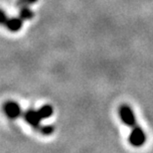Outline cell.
Returning <instances> with one entry per match:
<instances>
[{"label": "cell", "instance_id": "obj_1", "mask_svg": "<svg viewBox=\"0 0 153 153\" xmlns=\"http://www.w3.org/2000/svg\"><path fill=\"white\" fill-rule=\"evenodd\" d=\"M21 114L24 116L25 120L28 122L35 130L45 134V135H49V134L54 132V127L51 126V125H48V126H41V125H40V119L41 118L39 117L37 111L29 109V111L23 112V114Z\"/></svg>", "mask_w": 153, "mask_h": 153}, {"label": "cell", "instance_id": "obj_2", "mask_svg": "<svg viewBox=\"0 0 153 153\" xmlns=\"http://www.w3.org/2000/svg\"><path fill=\"white\" fill-rule=\"evenodd\" d=\"M119 115H120L121 120L123 121L127 126L133 128L138 125L136 123V119H135V116H134L133 111L128 105H123L120 106V108H119Z\"/></svg>", "mask_w": 153, "mask_h": 153}, {"label": "cell", "instance_id": "obj_3", "mask_svg": "<svg viewBox=\"0 0 153 153\" xmlns=\"http://www.w3.org/2000/svg\"><path fill=\"white\" fill-rule=\"evenodd\" d=\"M145 140H146V136L145 133L143 132L142 128L139 125L133 127L129 136V141L131 142V144L133 146H141L145 142Z\"/></svg>", "mask_w": 153, "mask_h": 153}, {"label": "cell", "instance_id": "obj_4", "mask_svg": "<svg viewBox=\"0 0 153 153\" xmlns=\"http://www.w3.org/2000/svg\"><path fill=\"white\" fill-rule=\"evenodd\" d=\"M23 25V20L20 17L8 18L7 22L5 23V26L12 32H17L21 29Z\"/></svg>", "mask_w": 153, "mask_h": 153}, {"label": "cell", "instance_id": "obj_5", "mask_svg": "<svg viewBox=\"0 0 153 153\" xmlns=\"http://www.w3.org/2000/svg\"><path fill=\"white\" fill-rule=\"evenodd\" d=\"M5 111L7 112V114L9 116H17L21 114V108H19V105H17L16 102H7L5 105Z\"/></svg>", "mask_w": 153, "mask_h": 153}, {"label": "cell", "instance_id": "obj_6", "mask_svg": "<svg viewBox=\"0 0 153 153\" xmlns=\"http://www.w3.org/2000/svg\"><path fill=\"white\" fill-rule=\"evenodd\" d=\"M38 112V115L39 117L41 119H45V118H48L53 114V108L49 105H46L44 106H42L41 108L39 109L37 111Z\"/></svg>", "mask_w": 153, "mask_h": 153}, {"label": "cell", "instance_id": "obj_7", "mask_svg": "<svg viewBox=\"0 0 153 153\" xmlns=\"http://www.w3.org/2000/svg\"><path fill=\"white\" fill-rule=\"evenodd\" d=\"M34 17V13L30 10V9L27 7V6H24L22 8V10L20 11V18L22 20H30Z\"/></svg>", "mask_w": 153, "mask_h": 153}, {"label": "cell", "instance_id": "obj_8", "mask_svg": "<svg viewBox=\"0 0 153 153\" xmlns=\"http://www.w3.org/2000/svg\"><path fill=\"white\" fill-rule=\"evenodd\" d=\"M38 0H17L16 5L20 6V7H24V6H28L30 4H34Z\"/></svg>", "mask_w": 153, "mask_h": 153}, {"label": "cell", "instance_id": "obj_9", "mask_svg": "<svg viewBox=\"0 0 153 153\" xmlns=\"http://www.w3.org/2000/svg\"><path fill=\"white\" fill-rule=\"evenodd\" d=\"M7 20H8L7 15H6L4 12L1 10V9H0V24H2V25H5V23L7 22Z\"/></svg>", "mask_w": 153, "mask_h": 153}]
</instances>
